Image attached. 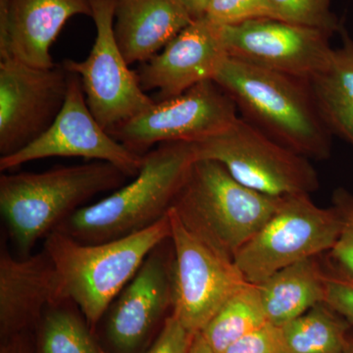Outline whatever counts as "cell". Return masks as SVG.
<instances>
[{
	"mask_svg": "<svg viewBox=\"0 0 353 353\" xmlns=\"http://www.w3.org/2000/svg\"><path fill=\"white\" fill-rule=\"evenodd\" d=\"M214 82L243 119L308 159L325 160L332 132L322 119L309 81L228 57Z\"/></svg>",
	"mask_w": 353,
	"mask_h": 353,
	"instance_id": "obj_1",
	"label": "cell"
},
{
	"mask_svg": "<svg viewBox=\"0 0 353 353\" xmlns=\"http://www.w3.org/2000/svg\"><path fill=\"white\" fill-rule=\"evenodd\" d=\"M128 176L108 162L92 161L39 173H2L0 213L20 257L85 203L120 189Z\"/></svg>",
	"mask_w": 353,
	"mask_h": 353,
	"instance_id": "obj_2",
	"label": "cell"
},
{
	"mask_svg": "<svg viewBox=\"0 0 353 353\" xmlns=\"http://www.w3.org/2000/svg\"><path fill=\"white\" fill-rule=\"evenodd\" d=\"M196 160L192 143H166L143 155L128 185L97 203L77 210L57 228L83 243H99L143 231L168 215Z\"/></svg>",
	"mask_w": 353,
	"mask_h": 353,
	"instance_id": "obj_3",
	"label": "cell"
},
{
	"mask_svg": "<svg viewBox=\"0 0 353 353\" xmlns=\"http://www.w3.org/2000/svg\"><path fill=\"white\" fill-rule=\"evenodd\" d=\"M170 238L168 213L143 231L105 243H83L53 232L44 239L43 250L54 264L65 299L78 306L97 333L109 306L148 255Z\"/></svg>",
	"mask_w": 353,
	"mask_h": 353,
	"instance_id": "obj_4",
	"label": "cell"
},
{
	"mask_svg": "<svg viewBox=\"0 0 353 353\" xmlns=\"http://www.w3.org/2000/svg\"><path fill=\"white\" fill-rule=\"evenodd\" d=\"M281 201L241 185L219 162L196 159L171 210L199 240L234 261Z\"/></svg>",
	"mask_w": 353,
	"mask_h": 353,
	"instance_id": "obj_5",
	"label": "cell"
},
{
	"mask_svg": "<svg viewBox=\"0 0 353 353\" xmlns=\"http://www.w3.org/2000/svg\"><path fill=\"white\" fill-rule=\"evenodd\" d=\"M338 209L316 205L310 194L282 197L274 214L236 253L246 282L259 285L285 267L332 250L341 230Z\"/></svg>",
	"mask_w": 353,
	"mask_h": 353,
	"instance_id": "obj_6",
	"label": "cell"
},
{
	"mask_svg": "<svg viewBox=\"0 0 353 353\" xmlns=\"http://www.w3.org/2000/svg\"><path fill=\"white\" fill-rule=\"evenodd\" d=\"M196 159L219 162L234 180L273 197L310 194L319 190L310 159L285 148L239 117L227 131L194 143Z\"/></svg>",
	"mask_w": 353,
	"mask_h": 353,
	"instance_id": "obj_7",
	"label": "cell"
},
{
	"mask_svg": "<svg viewBox=\"0 0 353 353\" xmlns=\"http://www.w3.org/2000/svg\"><path fill=\"white\" fill-rule=\"evenodd\" d=\"M240 117L233 99L206 81L121 123L109 134L128 150L143 155L166 143H201L227 131Z\"/></svg>",
	"mask_w": 353,
	"mask_h": 353,
	"instance_id": "obj_8",
	"label": "cell"
},
{
	"mask_svg": "<svg viewBox=\"0 0 353 353\" xmlns=\"http://www.w3.org/2000/svg\"><path fill=\"white\" fill-rule=\"evenodd\" d=\"M117 0H90L97 36L90 54L82 61L66 59L62 65L80 78L90 112L106 131L136 117L155 101L139 85L114 36Z\"/></svg>",
	"mask_w": 353,
	"mask_h": 353,
	"instance_id": "obj_9",
	"label": "cell"
},
{
	"mask_svg": "<svg viewBox=\"0 0 353 353\" xmlns=\"http://www.w3.org/2000/svg\"><path fill=\"white\" fill-rule=\"evenodd\" d=\"M174 307V248L171 238L148 255L141 268L114 299L103 321L108 353H143Z\"/></svg>",
	"mask_w": 353,
	"mask_h": 353,
	"instance_id": "obj_10",
	"label": "cell"
},
{
	"mask_svg": "<svg viewBox=\"0 0 353 353\" xmlns=\"http://www.w3.org/2000/svg\"><path fill=\"white\" fill-rule=\"evenodd\" d=\"M174 307L172 315L192 334L205 328L246 281L234 261L225 259L190 232L173 211Z\"/></svg>",
	"mask_w": 353,
	"mask_h": 353,
	"instance_id": "obj_11",
	"label": "cell"
},
{
	"mask_svg": "<svg viewBox=\"0 0 353 353\" xmlns=\"http://www.w3.org/2000/svg\"><path fill=\"white\" fill-rule=\"evenodd\" d=\"M70 73L0 60V157L20 152L48 131L63 108Z\"/></svg>",
	"mask_w": 353,
	"mask_h": 353,
	"instance_id": "obj_12",
	"label": "cell"
},
{
	"mask_svg": "<svg viewBox=\"0 0 353 353\" xmlns=\"http://www.w3.org/2000/svg\"><path fill=\"white\" fill-rule=\"evenodd\" d=\"M228 57L245 63L310 81L328 66L332 34L271 18L220 26Z\"/></svg>",
	"mask_w": 353,
	"mask_h": 353,
	"instance_id": "obj_13",
	"label": "cell"
},
{
	"mask_svg": "<svg viewBox=\"0 0 353 353\" xmlns=\"http://www.w3.org/2000/svg\"><path fill=\"white\" fill-rule=\"evenodd\" d=\"M69 73L66 101L54 123L31 145L0 157V171L6 173L44 158L81 157L108 162L128 178H134L143 166V157L128 150L99 124L88 108L80 78Z\"/></svg>",
	"mask_w": 353,
	"mask_h": 353,
	"instance_id": "obj_14",
	"label": "cell"
},
{
	"mask_svg": "<svg viewBox=\"0 0 353 353\" xmlns=\"http://www.w3.org/2000/svg\"><path fill=\"white\" fill-rule=\"evenodd\" d=\"M228 57L219 25L203 17L194 20L159 53L141 63L136 73L145 92L157 90L158 99L164 101L214 80Z\"/></svg>",
	"mask_w": 353,
	"mask_h": 353,
	"instance_id": "obj_15",
	"label": "cell"
},
{
	"mask_svg": "<svg viewBox=\"0 0 353 353\" xmlns=\"http://www.w3.org/2000/svg\"><path fill=\"white\" fill-rule=\"evenodd\" d=\"M76 15L92 16L90 0H0V60L52 68L51 46Z\"/></svg>",
	"mask_w": 353,
	"mask_h": 353,
	"instance_id": "obj_16",
	"label": "cell"
},
{
	"mask_svg": "<svg viewBox=\"0 0 353 353\" xmlns=\"http://www.w3.org/2000/svg\"><path fill=\"white\" fill-rule=\"evenodd\" d=\"M65 299L50 255L14 257L4 245L0 252V339L34 333L46 309Z\"/></svg>",
	"mask_w": 353,
	"mask_h": 353,
	"instance_id": "obj_17",
	"label": "cell"
},
{
	"mask_svg": "<svg viewBox=\"0 0 353 353\" xmlns=\"http://www.w3.org/2000/svg\"><path fill=\"white\" fill-rule=\"evenodd\" d=\"M194 21L180 0H117L114 36L128 64H141Z\"/></svg>",
	"mask_w": 353,
	"mask_h": 353,
	"instance_id": "obj_18",
	"label": "cell"
},
{
	"mask_svg": "<svg viewBox=\"0 0 353 353\" xmlns=\"http://www.w3.org/2000/svg\"><path fill=\"white\" fill-rule=\"evenodd\" d=\"M326 269L318 256L290 265L260 283L267 321L281 327L324 303Z\"/></svg>",
	"mask_w": 353,
	"mask_h": 353,
	"instance_id": "obj_19",
	"label": "cell"
},
{
	"mask_svg": "<svg viewBox=\"0 0 353 353\" xmlns=\"http://www.w3.org/2000/svg\"><path fill=\"white\" fill-rule=\"evenodd\" d=\"M340 32L341 46L309 83L330 132L353 145V39L343 27Z\"/></svg>",
	"mask_w": 353,
	"mask_h": 353,
	"instance_id": "obj_20",
	"label": "cell"
},
{
	"mask_svg": "<svg viewBox=\"0 0 353 353\" xmlns=\"http://www.w3.org/2000/svg\"><path fill=\"white\" fill-rule=\"evenodd\" d=\"M34 353H108L73 301L50 304L34 332Z\"/></svg>",
	"mask_w": 353,
	"mask_h": 353,
	"instance_id": "obj_21",
	"label": "cell"
},
{
	"mask_svg": "<svg viewBox=\"0 0 353 353\" xmlns=\"http://www.w3.org/2000/svg\"><path fill=\"white\" fill-rule=\"evenodd\" d=\"M350 324L326 303L279 327L285 353H343Z\"/></svg>",
	"mask_w": 353,
	"mask_h": 353,
	"instance_id": "obj_22",
	"label": "cell"
},
{
	"mask_svg": "<svg viewBox=\"0 0 353 353\" xmlns=\"http://www.w3.org/2000/svg\"><path fill=\"white\" fill-rule=\"evenodd\" d=\"M259 285L246 283L230 297L201 333L216 352L267 324Z\"/></svg>",
	"mask_w": 353,
	"mask_h": 353,
	"instance_id": "obj_23",
	"label": "cell"
},
{
	"mask_svg": "<svg viewBox=\"0 0 353 353\" xmlns=\"http://www.w3.org/2000/svg\"><path fill=\"white\" fill-rule=\"evenodd\" d=\"M279 20L333 34L341 26L331 11L332 0H271Z\"/></svg>",
	"mask_w": 353,
	"mask_h": 353,
	"instance_id": "obj_24",
	"label": "cell"
},
{
	"mask_svg": "<svg viewBox=\"0 0 353 353\" xmlns=\"http://www.w3.org/2000/svg\"><path fill=\"white\" fill-rule=\"evenodd\" d=\"M206 19L216 25H238L246 21L278 19L271 0H211Z\"/></svg>",
	"mask_w": 353,
	"mask_h": 353,
	"instance_id": "obj_25",
	"label": "cell"
},
{
	"mask_svg": "<svg viewBox=\"0 0 353 353\" xmlns=\"http://www.w3.org/2000/svg\"><path fill=\"white\" fill-rule=\"evenodd\" d=\"M333 203L343 223L340 236L329 252V264L353 278V196L340 188L334 190Z\"/></svg>",
	"mask_w": 353,
	"mask_h": 353,
	"instance_id": "obj_26",
	"label": "cell"
},
{
	"mask_svg": "<svg viewBox=\"0 0 353 353\" xmlns=\"http://www.w3.org/2000/svg\"><path fill=\"white\" fill-rule=\"evenodd\" d=\"M324 303L353 325V278L330 264L325 277Z\"/></svg>",
	"mask_w": 353,
	"mask_h": 353,
	"instance_id": "obj_27",
	"label": "cell"
},
{
	"mask_svg": "<svg viewBox=\"0 0 353 353\" xmlns=\"http://www.w3.org/2000/svg\"><path fill=\"white\" fill-rule=\"evenodd\" d=\"M223 353H285L280 328L267 323L236 341Z\"/></svg>",
	"mask_w": 353,
	"mask_h": 353,
	"instance_id": "obj_28",
	"label": "cell"
},
{
	"mask_svg": "<svg viewBox=\"0 0 353 353\" xmlns=\"http://www.w3.org/2000/svg\"><path fill=\"white\" fill-rule=\"evenodd\" d=\"M192 338L194 334L171 314L155 340L143 353H189Z\"/></svg>",
	"mask_w": 353,
	"mask_h": 353,
	"instance_id": "obj_29",
	"label": "cell"
},
{
	"mask_svg": "<svg viewBox=\"0 0 353 353\" xmlns=\"http://www.w3.org/2000/svg\"><path fill=\"white\" fill-rule=\"evenodd\" d=\"M0 353H34V333L18 334L1 341Z\"/></svg>",
	"mask_w": 353,
	"mask_h": 353,
	"instance_id": "obj_30",
	"label": "cell"
},
{
	"mask_svg": "<svg viewBox=\"0 0 353 353\" xmlns=\"http://www.w3.org/2000/svg\"><path fill=\"white\" fill-rule=\"evenodd\" d=\"M192 19L197 20L205 17L211 0H180Z\"/></svg>",
	"mask_w": 353,
	"mask_h": 353,
	"instance_id": "obj_31",
	"label": "cell"
},
{
	"mask_svg": "<svg viewBox=\"0 0 353 353\" xmlns=\"http://www.w3.org/2000/svg\"><path fill=\"white\" fill-rule=\"evenodd\" d=\"M189 353H218L204 339L201 332L194 334Z\"/></svg>",
	"mask_w": 353,
	"mask_h": 353,
	"instance_id": "obj_32",
	"label": "cell"
},
{
	"mask_svg": "<svg viewBox=\"0 0 353 353\" xmlns=\"http://www.w3.org/2000/svg\"><path fill=\"white\" fill-rule=\"evenodd\" d=\"M343 353H353V336H348L347 345H345Z\"/></svg>",
	"mask_w": 353,
	"mask_h": 353,
	"instance_id": "obj_33",
	"label": "cell"
}]
</instances>
